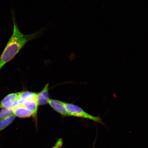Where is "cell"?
I'll return each mask as SVG.
<instances>
[{
  "mask_svg": "<svg viewBox=\"0 0 148 148\" xmlns=\"http://www.w3.org/2000/svg\"><path fill=\"white\" fill-rule=\"evenodd\" d=\"M16 116L14 114L3 118L0 120V132L8 127L15 119Z\"/></svg>",
  "mask_w": 148,
  "mask_h": 148,
  "instance_id": "cell-8",
  "label": "cell"
},
{
  "mask_svg": "<svg viewBox=\"0 0 148 148\" xmlns=\"http://www.w3.org/2000/svg\"><path fill=\"white\" fill-rule=\"evenodd\" d=\"M56 112L64 116H70L64 105V102L56 99H50L49 103Z\"/></svg>",
  "mask_w": 148,
  "mask_h": 148,
  "instance_id": "cell-4",
  "label": "cell"
},
{
  "mask_svg": "<svg viewBox=\"0 0 148 148\" xmlns=\"http://www.w3.org/2000/svg\"><path fill=\"white\" fill-rule=\"evenodd\" d=\"M18 99L19 95L18 92L9 94L1 101L0 108L7 109L14 108L20 104Z\"/></svg>",
  "mask_w": 148,
  "mask_h": 148,
  "instance_id": "cell-3",
  "label": "cell"
},
{
  "mask_svg": "<svg viewBox=\"0 0 148 148\" xmlns=\"http://www.w3.org/2000/svg\"><path fill=\"white\" fill-rule=\"evenodd\" d=\"M63 144V142L62 139H59L57 140L54 146L51 148H61L62 147Z\"/></svg>",
  "mask_w": 148,
  "mask_h": 148,
  "instance_id": "cell-11",
  "label": "cell"
},
{
  "mask_svg": "<svg viewBox=\"0 0 148 148\" xmlns=\"http://www.w3.org/2000/svg\"><path fill=\"white\" fill-rule=\"evenodd\" d=\"M49 84H47L41 91L38 93L37 99L39 105H45L49 103L50 100L49 94Z\"/></svg>",
  "mask_w": 148,
  "mask_h": 148,
  "instance_id": "cell-7",
  "label": "cell"
},
{
  "mask_svg": "<svg viewBox=\"0 0 148 148\" xmlns=\"http://www.w3.org/2000/svg\"><path fill=\"white\" fill-rule=\"evenodd\" d=\"M64 103L70 116H76L92 120L96 123H100L104 125L102 121V119L99 116H95L90 115L88 113L85 112L80 107L77 105L64 102Z\"/></svg>",
  "mask_w": 148,
  "mask_h": 148,
  "instance_id": "cell-2",
  "label": "cell"
},
{
  "mask_svg": "<svg viewBox=\"0 0 148 148\" xmlns=\"http://www.w3.org/2000/svg\"><path fill=\"white\" fill-rule=\"evenodd\" d=\"M19 95V104H21L24 101L37 97L38 93L29 91H24L18 92Z\"/></svg>",
  "mask_w": 148,
  "mask_h": 148,
  "instance_id": "cell-9",
  "label": "cell"
},
{
  "mask_svg": "<svg viewBox=\"0 0 148 148\" xmlns=\"http://www.w3.org/2000/svg\"><path fill=\"white\" fill-rule=\"evenodd\" d=\"M21 104L30 111L33 117L36 119L39 106L37 97L24 101Z\"/></svg>",
  "mask_w": 148,
  "mask_h": 148,
  "instance_id": "cell-5",
  "label": "cell"
},
{
  "mask_svg": "<svg viewBox=\"0 0 148 148\" xmlns=\"http://www.w3.org/2000/svg\"><path fill=\"white\" fill-rule=\"evenodd\" d=\"M12 17L13 32L0 57V70L14 58L27 42L38 38L42 33V30H40L31 34H23L18 29L13 12H12Z\"/></svg>",
  "mask_w": 148,
  "mask_h": 148,
  "instance_id": "cell-1",
  "label": "cell"
},
{
  "mask_svg": "<svg viewBox=\"0 0 148 148\" xmlns=\"http://www.w3.org/2000/svg\"><path fill=\"white\" fill-rule=\"evenodd\" d=\"M12 109L13 113L16 116L22 118L33 117L32 113L21 104L12 108Z\"/></svg>",
  "mask_w": 148,
  "mask_h": 148,
  "instance_id": "cell-6",
  "label": "cell"
},
{
  "mask_svg": "<svg viewBox=\"0 0 148 148\" xmlns=\"http://www.w3.org/2000/svg\"><path fill=\"white\" fill-rule=\"evenodd\" d=\"M13 114L12 108L3 109L0 111V119Z\"/></svg>",
  "mask_w": 148,
  "mask_h": 148,
  "instance_id": "cell-10",
  "label": "cell"
}]
</instances>
